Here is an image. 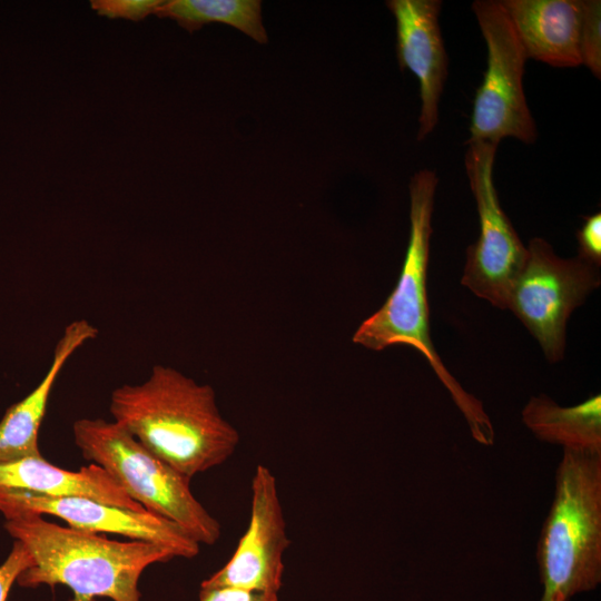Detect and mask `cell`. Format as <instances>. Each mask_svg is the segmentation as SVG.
Here are the masks:
<instances>
[{
    "mask_svg": "<svg viewBox=\"0 0 601 601\" xmlns=\"http://www.w3.org/2000/svg\"><path fill=\"white\" fill-rule=\"evenodd\" d=\"M109 412L115 423L190 480L225 463L240 440L220 414L214 388L166 365H155L140 384L116 387Z\"/></svg>",
    "mask_w": 601,
    "mask_h": 601,
    "instance_id": "cell-1",
    "label": "cell"
},
{
    "mask_svg": "<svg viewBox=\"0 0 601 601\" xmlns=\"http://www.w3.org/2000/svg\"><path fill=\"white\" fill-rule=\"evenodd\" d=\"M4 518L6 531L27 548L33 560L17 583L22 588L68 587L73 594L69 601H141L142 572L151 564L176 558L160 544L110 540L49 522L33 512Z\"/></svg>",
    "mask_w": 601,
    "mask_h": 601,
    "instance_id": "cell-2",
    "label": "cell"
},
{
    "mask_svg": "<svg viewBox=\"0 0 601 601\" xmlns=\"http://www.w3.org/2000/svg\"><path fill=\"white\" fill-rule=\"evenodd\" d=\"M436 186L437 177L428 169L411 178L410 237L400 277L384 304L355 331L353 342L375 352L396 345L418 351L463 414L472 437L489 446L494 442L489 415L481 401L451 375L431 338L426 277Z\"/></svg>",
    "mask_w": 601,
    "mask_h": 601,
    "instance_id": "cell-3",
    "label": "cell"
},
{
    "mask_svg": "<svg viewBox=\"0 0 601 601\" xmlns=\"http://www.w3.org/2000/svg\"><path fill=\"white\" fill-rule=\"evenodd\" d=\"M536 560L540 601H569L601 582V452L563 450Z\"/></svg>",
    "mask_w": 601,
    "mask_h": 601,
    "instance_id": "cell-4",
    "label": "cell"
},
{
    "mask_svg": "<svg viewBox=\"0 0 601 601\" xmlns=\"http://www.w3.org/2000/svg\"><path fill=\"white\" fill-rule=\"evenodd\" d=\"M72 435L81 455L102 467L146 511L185 530L199 544L213 545L220 523L190 490V479L160 460L114 421L79 418Z\"/></svg>",
    "mask_w": 601,
    "mask_h": 601,
    "instance_id": "cell-5",
    "label": "cell"
},
{
    "mask_svg": "<svg viewBox=\"0 0 601 601\" xmlns=\"http://www.w3.org/2000/svg\"><path fill=\"white\" fill-rule=\"evenodd\" d=\"M528 258L508 299L510 309L540 344L550 363L563 359L572 312L600 286V267L580 257L561 258L541 237L529 242Z\"/></svg>",
    "mask_w": 601,
    "mask_h": 601,
    "instance_id": "cell-6",
    "label": "cell"
},
{
    "mask_svg": "<svg viewBox=\"0 0 601 601\" xmlns=\"http://www.w3.org/2000/svg\"><path fill=\"white\" fill-rule=\"evenodd\" d=\"M487 48V65L476 90L469 139L497 144L508 137L524 144L536 139V127L523 90L526 56L500 1L472 3Z\"/></svg>",
    "mask_w": 601,
    "mask_h": 601,
    "instance_id": "cell-7",
    "label": "cell"
},
{
    "mask_svg": "<svg viewBox=\"0 0 601 601\" xmlns=\"http://www.w3.org/2000/svg\"><path fill=\"white\" fill-rule=\"evenodd\" d=\"M464 157L475 198L480 235L466 250L461 284L494 307L506 309L511 288L528 258L509 217L503 211L493 180L497 144L469 139Z\"/></svg>",
    "mask_w": 601,
    "mask_h": 601,
    "instance_id": "cell-8",
    "label": "cell"
},
{
    "mask_svg": "<svg viewBox=\"0 0 601 601\" xmlns=\"http://www.w3.org/2000/svg\"><path fill=\"white\" fill-rule=\"evenodd\" d=\"M0 512L53 515L69 528L91 533H114L169 548L176 558L191 559L199 543L176 523L146 510L135 511L83 496H50L27 490L0 487Z\"/></svg>",
    "mask_w": 601,
    "mask_h": 601,
    "instance_id": "cell-9",
    "label": "cell"
},
{
    "mask_svg": "<svg viewBox=\"0 0 601 601\" xmlns=\"http://www.w3.org/2000/svg\"><path fill=\"white\" fill-rule=\"evenodd\" d=\"M289 544L276 477L267 466L258 464L252 481L248 528L228 562L200 587H234L278 594L284 553Z\"/></svg>",
    "mask_w": 601,
    "mask_h": 601,
    "instance_id": "cell-10",
    "label": "cell"
},
{
    "mask_svg": "<svg viewBox=\"0 0 601 601\" xmlns=\"http://www.w3.org/2000/svg\"><path fill=\"white\" fill-rule=\"evenodd\" d=\"M387 7L396 21L397 59L418 80L421 112L417 140H423L439 122L440 98L447 77V56L439 14V0H391Z\"/></svg>",
    "mask_w": 601,
    "mask_h": 601,
    "instance_id": "cell-11",
    "label": "cell"
},
{
    "mask_svg": "<svg viewBox=\"0 0 601 601\" xmlns=\"http://www.w3.org/2000/svg\"><path fill=\"white\" fill-rule=\"evenodd\" d=\"M526 58L552 67L581 65L582 0H502Z\"/></svg>",
    "mask_w": 601,
    "mask_h": 601,
    "instance_id": "cell-12",
    "label": "cell"
},
{
    "mask_svg": "<svg viewBox=\"0 0 601 601\" xmlns=\"http://www.w3.org/2000/svg\"><path fill=\"white\" fill-rule=\"evenodd\" d=\"M97 335L96 326L85 318L66 325L42 380L27 396L12 404L0 421V463L42 456L38 435L52 387L69 358Z\"/></svg>",
    "mask_w": 601,
    "mask_h": 601,
    "instance_id": "cell-13",
    "label": "cell"
},
{
    "mask_svg": "<svg viewBox=\"0 0 601 601\" xmlns=\"http://www.w3.org/2000/svg\"><path fill=\"white\" fill-rule=\"evenodd\" d=\"M0 487L50 496H83L135 511L145 510L102 467L93 463L78 471L55 466L42 456L0 463Z\"/></svg>",
    "mask_w": 601,
    "mask_h": 601,
    "instance_id": "cell-14",
    "label": "cell"
},
{
    "mask_svg": "<svg viewBox=\"0 0 601 601\" xmlns=\"http://www.w3.org/2000/svg\"><path fill=\"white\" fill-rule=\"evenodd\" d=\"M522 421L538 439L563 450L601 452L600 394L573 406H560L544 394L532 396Z\"/></svg>",
    "mask_w": 601,
    "mask_h": 601,
    "instance_id": "cell-15",
    "label": "cell"
},
{
    "mask_svg": "<svg viewBox=\"0 0 601 601\" xmlns=\"http://www.w3.org/2000/svg\"><path fill=\"white\" fill-rule=\"evenodd\" d=\"M159 17L171 18L188 31L208 22L231 26L259 43L267 42L258 0H171L155 10Z\"/></svg>",
    "mask_w": 601,
    "mask_h": 601,
    "instance_id": "cell-16",
    "label": "cell"
},
{
    "mask_svg": "<svg viewBox=\"0 0 601 601\" xmlns=\"http://www.w3.org/2000/svg\"><path fill=\"white\" fill-rule=\"evenodd\" d=\"M581 65L600 79L601 77V2L582 0V21L580 29Z\"/></svg>",
    "mask_w": 601,
    "mask_h": 601,
    "instance_id": "cell-17",
    "label": "cell"
},
{
    "mask_svg": "<svg viewBox=\"0 0 601 601\" xmlns=\"http://www.w3.org/2000/svg\"><path fill=\"white\" fill-rule=\"evenodd\" d=\"M161 3V0H95L91 7L102 16L138 21L154 13Z\"/></svg>",
    "mask_w": 601,
    "mask_h": 601,
    "instance_id": "cell-18",
    "label": "cell"
},
{
    "mask_svg": "<svg viewBox=\"0 0 601 601\" xmlns=\"http://www.w3.org/2000/svg\"><path fill=\"white\" fill-rule=\"evenodd\" d=\"M578 257L598 267L601 265V214L584 217L577 233Z\"/></svg>",
    "mask_w": 601,
    "mask_h": 601,
    "instance_id": "cell-19",
    "label": "cell"
},
{
    "mask_svg": "<svg viewBox=\"0 0 601 601\" xmlns=\"http://www.w3.org/2000/svg\"><path fill=\"white\" fill-rule=\"evenodd\" d=\"M31 565H33L31 554L21 542L14 540L9 555L0 565V601H7L18 577Z\"/></svg>",
    "mask_w": 601,
    "mask_h": 601,
    "instance_id": "cell-20",
    "label": "cell"
},
{
    "mask_svg": "<svg viewBox=\"0 0 601 601\" xmlns=\"http://www.w3.org/2000/svg\"><path fill=\"white\" fill-rule=\"evenodd\" d=\"M199 601H278V594L234 587H200Z\"/></svg>",
    "mask_w": 601,
    "mask_h": 601,
    "instance_id": "cell-21",
    "label": "cell"
}]
</instances>
